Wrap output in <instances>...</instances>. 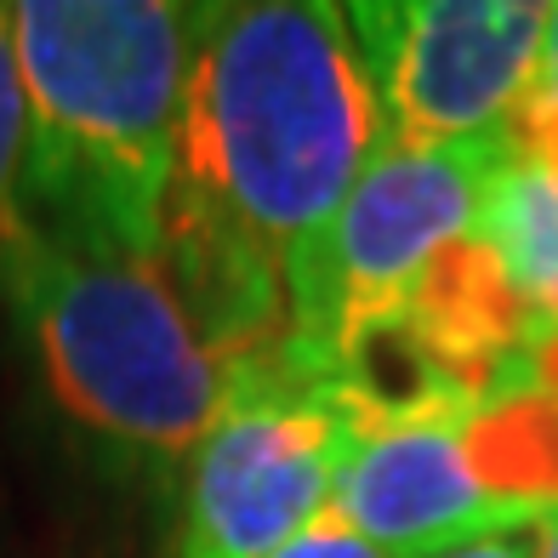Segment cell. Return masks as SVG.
I'll list each match as a JSON object with an SVG mask.
<instances>
[{"label": "cell", "instance_id": "obj_7", "mask_svg": "<svg viewBox=\"0 0 558 558\" xmlns=\"http://www.w3.org/2000/svg\"><path fill=\"white\" fill-rule=\"evenodd\" d=\"M547 0H360L342 7L383 137L445 148L507 132L536 86Z\"/></svg>", "mask_w": 558, "mask_h": 558}, {"label": "cell", "instance_id": "obj_3", "mask_svg": "<svg viewBox=\"0 0 558 558\" xmlns=\"http://www.w3.org/2000/svg\"><path fill=\"white\" fill-rule=\"evenodd\" d=\"M7 17L29 97L17 211L160 268L199 7L17 0Z\"/></svg>", "mask_w": 558, "mask_h": 558}, {"label": "cell", "instance_id": "obj_2", "mask_svg": "<svg viewBox=\"0 0 558 558\" xmlns=\"http://www.w3.org/2000/svg\"><path fill=\"white\" fill-rule=\"evenodd\" d=\"M0 308L46 404L120 485H177L240 388L155 263L23 211L0 228Z\"/></svg>", "mask_w": 558, "mask_h": 558}, {"label": "cell", "instance_id": "obj_9", "mask_svg": "<svg viewBox=\"0 0 558 558\" xmlns=\"http://www.w3.org/2000/svg\"><path fill=\"white\" fill-rule=\"evenodd\" d=\"M23 166H29V97H23V74H17L12 17L0 7V228L17 217Z\"/></svg>", "mask_w": 558, "mask_h": 558}, {"label": "cell", "instance_id": "obj_6", "mask_svg": "<svg viewBox=\"0 0 558 558\" xmlns=\"http://www.w3.org/2000/svg\"><path fill=\"white\" fill-rule=\"evenodd\" d=\"M558 507V404L513 399L468 422L376 434L342 473L331 513L388 558H439L530 530Z\"/></svg>", "mask_w": 558, "mask_h": 558}, {"label": "cell", "instance_id": "obj_14", "mask_svg": "<svg viewBox=\"0 0 558 558\" xmlns=\"http://www.w3.org/2000/svg\"><path fill=\"white\" fill-rule=\"evenodd\" d=\"M536 547H542V558H558V507H547L536 519Z\"/></svg>", "mask_w": 558, "mask_h": 558}, {"label": "cell", "instance_id": "obj_4", "mask_svg": "<svg viewBox=\"0 0 558 558\" xmlns=\"http://www.w3.org/2000/svg\"><path fill=\"white\" fill-rule=\"evenodd\" d=\"M501 155L507 132L445 148L383 137L348 199L286 268L279 360L302 376H342L353 353L404 314L422 274L473 240Z\"/></svg>", "mask_w": 558, "mask_h": 558}, {"label": "cell", "instance_id": "obj_10", "mask_svg": "<svg viewBox=\"0 0 558 558\" xmlns=\"http://www.w3.org/2000/svg\"><path fill=\"white\" fill-rule=\"evenodd\" d=\"M274 558H388L376 542H365L353 524H342L337 513H325L319 524H308L291 547H279Z\"/></svg>", "mask_w": 558, "mask_h": 558}, {"label": "cell", "instance_id": "obj_11", "mask_svg": "<svg viewBox=\"0 0 558 558\" xmlns=\"http://www.w3.org/2000/svg\"><path fill=\"white\" fill-rule=\"evenodd\" d=\"M507 137H513L524 155L558 166V92H530L519 104V114L507 120Z\"/></svg>", "mask_w": 558, "mask_h": 558}, {"label": "cell", "instance_id": "obj_5", "mask_svg": "<svg viewBox=\"0 0 558 558\" xmlns=\"http://www.w3.org/2000/svg\"><path fill=\"white\" fill-rule=\"evenodd\" d=\"M376 422L342 376H302L279 348L240 360V388L171 485V558H274L337 501Z\"/></svg>", "mask_w": 558, "mask_h": 558}, {"label": "cell", "instance_id": "obj_12", "mask_svg": "<svg viewBox=\"0 0 558 558\" xmlns=\"http://www.w3.org/2000/svg\"><path fill=\"white\" fill-rule=\"evenodd\" d=\"M439 558H542V547H536V524H530V530H501V536L468 542V547L439 553Z\"/></svg>", "mask_w": 558, "mask_h": 558}, {"label": "cell", "instance_id": "obj_1", "mask_svg": "<svg viewBox=\"0 0 558 558\" xmlns=\"http://www.w3.org/2000/svg\"><path fill=\"white\" fill-rule=\"evenodd\" d=\"M383 148L342 7H199L160 274L228 360L286 337V268Z\"/></svg>", "mask_w": 558, "mask_h": 558}, {"label": "cell", "instance_id": "obj_13", "mask_svg": "<svg viewBox=\"0 0 558 558\" xmlns=\"http://www.w3.org/2000/svg\"><path fill=\"white\" fill-rule=\"evenodd\" d=\"M530 92H558V7L547 12V40H542V63H536V86Z\"/></svg>", "mask_w": 558, "mask_h": 558}, {"label": "cell", "instance_id": "obj_8", "mask_svg": "<svg viewBox=\"0 0 558 558\" xmlns=\"http://www.w3.org/2000/svg\"><path fill=\"white\" fill-rule=\"evenodd\" d=\"M473 240L501 263L507 286L524 296V308L558 337V166L524 155L507 137V155L490 177V194L478 206Z\"/></svg>", "mask_w": 558, "mask_h": 558}]
</instances>
